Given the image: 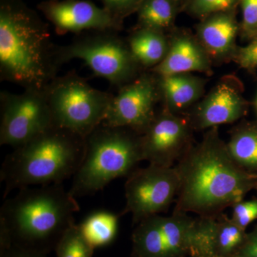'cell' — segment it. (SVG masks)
Segmentation results:
<instances>
[{
    "mask_svg": "<svg viewBox=\"0 0 257 257\" xmlns=\"http://www.w3.org/2000/svg\"><path fill=\"white\" fill-rule=\"evenodd\" d=\"M179 177L174 211L199 217L221 214L256 188L257 175L235 163L218 127L208 130L175 166Z\"/></svg>",
    "mask_w": 257,
    "mask_h": 257,
    "instance_id": "cell-1",
    "label": "cell"
},
{
    "mask_svg": "<svg viewBox=\"0 0 257 257\" xmlns=\"http://www.w3.org/2000/svg\"><path fill=\"white\" fill-rule=\"evenodd\" d=\"M48 26L18 0L0 4V78L24 89L44 90L62 67Z\"/></svg>",
    "mask_w": 257,
    "mask_h": 257,
    "instance_id": "cell-2",
    "label": "cell"
},
{
    "mask_svg": "<svg viewBox=\"0 0 257 257\" xmlns=\"http://www.w3.org/2000/svg\"><path fill=\"white\" fill-rule=\"evenodd\" d=\"M84 150L85 138L55 126L14 148L0 171L4 197L15 189L62 184L73 177Z\"/></svg>",
    "mask_w": 257,
    "mask_h": 257,
    "instance_id": "cell-3",
    "label": "cell"
},
{
    "mask_svg": "<svg viewBox=\"0 0 257 257\" xmlns=\"http://www.w3.org/2000/svg\"><path fill=\"white\" fill-rule=\"evenodd\" d=\"M79 210L76 198L62 184L26 187L5 200L0 210L5 236L30 243L62 239Z\"/></svg>",
    "mask_w": 257,
    "mask_h": 257,
    "instance_id": "cell-4",
    "label": "cell"
},
{
    "mask_svg": "<svg viewBox=\"0 0 257 257\" xmlns=\"http://www.w3.org/2000/svg\"><path fill=\"white\" fill-rule=\"evenodd\" d=\"M141 135L130 128L101 124L85 138V150L69 189L73 197L92 195L143 162Z\"/></svg>",
    "mask_w": 257,
    "mask_h": 257,
    "instance_id": "cell-5",
    "label": "cell"
},
{
    "mask_svg": "<svg viewBox=\"0 0 257 257\" xmlns=\"http://www.w3.org/2000/svg\"><path fill=\"white\" fill-rule=\"evenodd\" d=\"M44 91L54 126L84 138L102 124L113 96L72 72L57 76Z\"/></svg>",
    "mask_w": 257,
    "mask_h": 257,
    "instance_id": "cell-6",
    "label": "cell"
},
{
    "mask_svg": "<svg viewBox=\"0 0 257 257\" xmlns=\"http://www.w3.org/2000/svg\"><path fill=\"white\" fill-rule=\"evenodd\" d=\"M62 65L81 60L93 74L121 88L142 73L143 69L130 50L127 40L114 30H93L77 35L67 45H59Z\"/></svg>",
    "mask_w": 257,
    "mask_h": 257,
    "instance_id": "cell-7",
    "label": "cell"
},
{
    "mask_svg": "<svg viewBox=\"0 0 257 257\" xmlns=\"http://www.w3.org/2000/svg\"><path fill=\"white\" fill-rule=\"evenodd\" d=\"M201 239L199 218L175 211L143 219L133 234L137 257H184L199 247Z\"/></svg>",
    "mask_w": 257,
    "mask_h": 257,
    "instance_id": "cell-8",
    "label": "cell"
},
{
    "mask_svg": "<svg viewBox=\"0 0 257 257\" xmlns=\"http://www.w3.org/2000/svg\"><path fill=\"white\" fill-rule=\"evenodd\" d=\"M0 145L16 148L53 126L45 91L0 92Z\"/></svg>",
    "mask_w": 257,
    "mask_h": 257,
    "instance_id": "cell-9",
    "label": "cell"
},
{
    "mask_svg": "<svg viewBox=\"0 0 257 257\" xmlns=\"http://www.w3.org/2000/svg\"><path fill=\"white\" fill-rule=\"evenodd\" d=\"M179 177L175 167L149 165L136 169L125 182L126 207L133 222L168 210L178 194Z\"/></svg>",
    "mask_w": 257,
    "mask_h": 257,
    "instance_id": "cell-10",
    "label": "cell"
},
{
    "mask_svg": "<svg viewBox=\"0 0 257 257\" xmlns=\"http://www.w3.org/2000/svg\"><path fill=\"white\" fill-rule=\"evenodd\" d=\"M160 98L157 76L142 72L113 95L103 124L143 135L157 114L155 106Z\"/></svg>",
    "mask_w": 257,
    "mask_h": 257,
    "instance_id": "cell-11",
    "label": "cell"
},
{
    "mask_svg": "<svg viewBox=\"0 0 257 257\" xmlns=\"http://www.w3.org/2000/svg\"><path fill=\"white\" fill-rule=\"evenodd\" d=\"M193 130L188 117L164 109L141 135L143 161L149 165L175 167L193 145Z\"/></svg>",
    "mask_w": 257,
    "mask_h": 257,
    "instance_id": "cell-12",
    "label": "cell"
},
{
    "mask_svg": "<svg viewBox=\"0 0 257 257\" xmlns=\"http://www.w3.org/2000/svg\"><path fill=\"white\" fill-rule=\"evenodd\" d=\"M40 10L55 28L58 35H76L93 30L121 28V22L113 18L104 8L85 0H50L39 5Z\"/></svg>",
    "mask_w": 257,
    "mask_h": 257,
    "instance_id": "cell-13",
    "label": "cell"
},
{
    "mask_svg": "<svg viewBox=\"0 0 257 257\" xmlns=\"http://www.w3.org/2000/svg\"><path fill=\"white\" fill-rule=\"evenodd\" d=\"M246 107L239 80L227 76L196 104L188 118L194 130H209L241 119Z\"/></svg>",
    "mask_w": 257,
    "mask_h": 257,
    "instance_id": "cell-14",
    "label": "cell"
},
{
    "mask_svg": "<svg viewBox=\"0 0 257 257\" xmlns=\"http://www.w3.org/2000/svg\"><path fill=\"white\" fill-rule=\"evenodd\" d=\"M211 60L197 37L184 32L174 33L165 58L151 69L158 77L192 72H211Z\"/></svg>",
    "mask_w": 257,
    "mask_h": 257,
    "instance_id": "cell-15",
    "label": "cell"
},
{
    "mask_svg": "<svg viewBox=\"0 0 257 257\" xmlns=\"http://www.w3.org/2000/svg\"><path fill=\"white\" fill-rule=\"evenodd\" d=\"M239 32L235 11L227 12L201 20L197 25L196 37L211 60H225L234 57Z\"/></svg>",
    "mask_w": 257,
    "mask_h": 257,
    "instance_id": "cell-16",
    "label": "cell"
},
{
    "mask_svg": "<svg viewBox=\"0 0 257 257\" xmlns=\"http://www.w3.org/2000/svg\"><path fill=\"white\" fill-rule=\"evenodd\" d=\"M199 218L202 231L200 248L215 257H231L239 253L246 233L223 213Z\"/></svg>",
    "mask_w": 257,
    "mask_h": 257,
    "instance_id": "cell-17",
    "label": "cell"
},
{
    "mask_svg": "<svg viewBox=\"0 0 257 257\" xmlns=\"http://www.w3.org/2000/svg\"><path fill=\"white\" fill-rule=\"evenodd\" d=\"M157 77L164 109L174 114L188 109L200 101L204 94L205 82L197 76L178 74Z\"/></svg>",
    "mask_w": 257,
    "mask_h": 257,
    "instance_id": "cell-18",
    "label": "cell"
},
{
    "mask_svg": "<svg viewBox=\"0 0 257 257\" xmlns=\"http://www.w3.org/2000/svg\"><path fill=\"white\" fill-rule=\"evenodd\" d=\"M128 47L143 69H153L165 58L170 40L165 32L138 28L128 37Z\"/></svg>",
    "mask_w": 257,
    "mask_h": 257,
    "instance_id": "cell-19",
    "label": "cell"
},
{
    "mask_svg": "<svg viewBox=\"0 0 257 257\" xmlns=\"http://www.w3.org/2000/svg\"><path fill=\"white\" fill-rule=\"evenodd\" d=\"M230 156L239 167L257 175V126L243 124L233 128L226 143Z\"/></svg>",
    "mask_w": 257,
    "mask_h": 257,
    "instance_id": "cell-20",
    "label": "cell"
},
{
    "mask_svg": "<svg viewBox=\"0 0 257 257\" xmlns=\"http://www.w3.org/2000/svg\"><path fill=\"white\" fill-rule=\"evenodd\" d=\"M179 7L176 0H143L138 11V28L165 33L173 26Z\"/></svg>",
    "mask_w": 257,
    "mask_h": 257,
    "instance_id": "cell-21",
    "label": "cell"
},
{
    "mask_svg": "<svg viewBox=\"0 0 257 257\" xmlns=\"http://www.w3.org/2000/svg\"><path fill=\"white\" fill-rule=\"evenodd\" d=\"M119 216L108 211H98L88 216L79 228L92 248L110 243L116 236Z\"/></svg>",
    "mask_w": 257,
    "mask_h": 257,
    "instance_id": "cell-22",
    "label": "cell"
},
{
    "mask_svg": "<svg viewBox=\"0 0 257 257\" xmlns=\"http://www.w3.org/2000/svg\"><path fill=\"white\" fill-rule=\"evenodd\" d=\"M92 249L83 237L79 226L75 224L57 243L58 257H91Z\"/></svg>",
    "mask_w": 257,
    "mask_h": 257,
    "instance_id": "cell-23",
    "label": "cell"
},
{
    "mask_svg": "<svg viewBox=\"0 0 257 257\" xmlns=\"http://www.w3.org/2000/svg\"><path fill=\"white\" fill-rule=\"evenodd\" d=\"M238 5L239 0H188L184 7L189 15L202 20L217 13L236 11Z\"/></svg>",
    "mask_w": 257,
    "mask_h": 257,
    "instance_id": "cell-24",
    "label": "cell"
},
{
    "mask_svg": "<svg viewBox=\"0 0 257 257\" xmlns=\"http://www.w3.org/2000/svg\"><path fill=\"white\" fill-rule=\"evenodd\" d=\"M241 10L240 32L243 37L251 39L257 37V0H239Z\"/></svg>",
    "mask_w": 257,
    "mask_h": 257,
    "instance_id": "cell-25",
    "label": "cell"
},
{
    "mask_svg": "<svg viewBox=\"0 0 257 257\" xmlns=\"http://www.w3.org/2000/svg\"><path fill=\"white\" fill-rule=\"evenodd\" d=\"M231 218L241 229L246 230L248 225L257 219V199L236 203L232 206Z\"/></svg>",
    "mask_w": 257,
    "mask_h": 257,
    "instance_id": "cell-26",
    "label": "cell"
},
{
    "mask_svg": "<svg viewBox=\"0 0 257 257\" xmlns=\"http://www.w3.org/2000/svg\"><path fill=\"white\" fill-rule=\"evenodd\" d=\"M104 8L118 21L122 23L123 19L135 12H138L143 0H101Z\"/></svg>",
    "mask_w": 257,
    "mask_h": 257,
    "instance_id": "cell-27",
    "label": "cell"
},
{
    "mask_svg": "<svg viewBox=\"0 0 257 257\" xmlns=\"http://www.w3.org/2000/svg\"><path fill=\"white\" fill-rule=\"evenodd\" d=\"M233 59L243 69L257 68V37L247 46L237 47Z\"/></svg>",
    "mask_w": 257,
    "mask_h": 257,
    "instance_id": "cell-28",
    "label": "cell"
},
{
    "mask_svg": "<svg viewBox=\"0 0 257 257\" xmlns=\"http://www.w3.org/2000/svg\"><path fill=\"white\" fill-rule=\"evenodd\" d=\"M239 253L248 257H257V226L251 232L246 235Z\"/></svg>",
    "mask_w": 257,
    "mask_h": 257,
    "instance_id": "cell-29",
    "label": "cell"
},
{
    "mask_svg": "<svg viewBox=\"0 0 257 257\" xmlns=\"http://www.w3.org/2000/svg\"><path fill=\"white\" fill-rule=\"evenodd\" d=\"M190 255L191 257H215L201 248H197L194 250L190 253Z\"/></svg>",
    "mask_w": 257,
    "mask_h": 257,
    "instance_id": "cell-30",
    "label": "cell"
},
{
    "mask_svg": "<svg viewBox=\"0 0 257 257\" xmlns=\"http://www.w3.org/2000/svg\"><path fill=\"white\" fill-rule=\"evenodd\" d=\"M6 257H38L33 254H29L28 253L20 252V253H15V254L8 255Z\"/></svg>",
    "mask_w": 257,
    "mask_h": 257,
    "instance_id": "cell-31",
    "label": "cell"
},
{
    "mask_svg": "<svg viewBox=\"0 0 257 257\" xmlns=\"http://www.w3.org/2000/svg\"><path fill=\"white\" fill-rule=\"evenodd\" d=\"M176 2H177V4L179 5V6H180V5H185L186 3L188 2V0H176Z\"/></svg>",
    "mask_w": 257,
    "mask_h": 257,
    "instance_id": "cell-32",
    "label": "cell"
},
{
    "mask_svg": "<svg viewBox=\"0 0 257 257\" xmlns=\"http://www.w3.org/2000/svg\"><path fill=\"white\" fill-rule=\"evenodd\" d=\"M231 257H248L246 256H244V255L241 254V253H238L234 255V256Z\"/></svg>",
    "mask_w": 257,
    "mask_h": 257,
    "instance_id": "cell-33",
    "label": "cell"
},
{
    "mask_svg": "<svg viewBox=\"0 0 257 257\" xmlns=\"http://www.w3.org/2000/svg\"><path fill=\"white\" fill-rule=\"evenodd\" d=\"M255 189H256V193H257V184H256V188H255Z\"/></svg>",
    "mask_w": 257,
    "mask_h": 257,
    "instance_id": "cell-34",
    "label": "cell"
},
{
    "mask_svg": "<svg viewBox=\"0 0 257 257\" xmlns=\"http://www.w3.org/2000/svg\"><path fill=\"white\" fill-rule=\"evenodd\" d=\"M256 108H257V96H256Z\"/></svg>",
    "mask_w": 257,
    "mask_h": 257,
    "instance_id": "cell-35",
    "label": "cell"
}]
</instances>
